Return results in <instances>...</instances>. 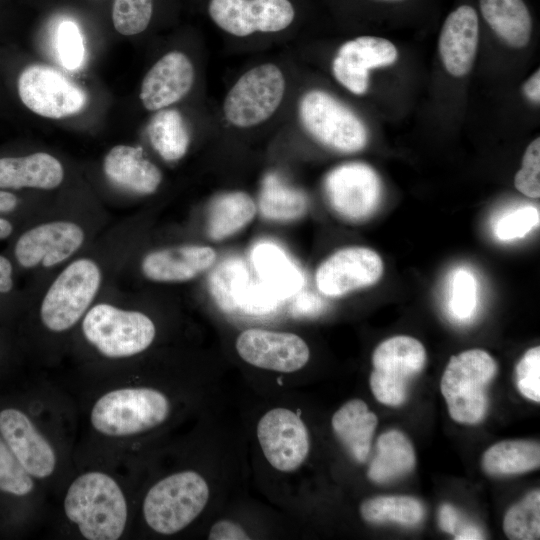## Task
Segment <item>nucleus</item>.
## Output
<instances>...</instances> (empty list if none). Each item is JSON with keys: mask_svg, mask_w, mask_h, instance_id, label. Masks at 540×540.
Returning a JSON list of instances; mask_svg holds the SVG:
<instances>
[{"mask_svg": "<svg viewBox=\"0 0 540 540\" xmlns=\"http://www.w3.org/2000/svg\"><path fill=\"white\" fill-rule=\"evenodd\" d=\"M135 220L111 223L86 249L42 280L27 285L14 334L26 358L54 366L67 357L80 321L136 249Z\"/></svg>", "mask_w": 540, "mask_h": 540, "instance_id": "obj_1", "label": "nucleus"}, {"mask_svg": "<svg viewBox=\"0 0 540 540\" xmlns=\"http://www.w3.org/2000/svg\"><path fill=\"white\" fill-rule=\"evenodd\" d=\"M77 433L69 395L42 383L0 390V436L47 493L58 496L72 474Z\"/></svg>", "mask_w": 540, "mask_h": 540, "instance_id": "obj_2", "label": "nucleus"}, {"mask_svg": "<svg viewBox=\"0 0 540 540\" xmlns=\"http://www.w3.org/2000/svg\"><path fill=\"white\" fill-rule=\"evenodd\" d=\"M158 328L126 289L109 286L90 307L70 340L67 357L79 373L134 363L155 343Z\"/></svg>", "mask_w": 540, "mask_h": 540, "instance_id": "obj_3", "label": "nucleus"}, {"mask_svg": "<svg viewBox=\"0 0 540 540\" xmlns=\"http://www.w3.org/2000/svg\"><path fill=\"white\" fill-rule=\"evenodd\" d=\"M126 463L75 465L58 494V522L65 535L83 540L126 539L135 512Z\"/></svg>", "mask_w": 540, "mask_h": 540, "instance_id": "obj_4", "label": "nucleus"}, {"mask_svg": "<svg viewBox=\"0 0 540 540\" xmlns=\"http://www.w3.org/2000/svg\"><path fill=\"white\" fill-rule=\"evenodd\" d=\"M110 221L100 205L52 203L8 241L5 253L18 279L25 277L31 285L86 249Z\"/></svg>", "mask_w": 540, "mask_h": 540, "instance_id": "obj_5", "label": "nucleus"}, {"mask_svg": "<svg viewBox=\"0 0 540 540\" xmlns=\"http://www.w3.org/2000/svg\"><path fill=\"white\" fill-rule=\"evenodd\" d=\"M209 486L195 470L172 472L154 482L141 498L140 515L152 532L171 536L187 528L204 510Z\"/></svg>", "mask_w": 540, "mask_h": 540, "instance_id": "obj_6", "label": "nucleus"}, {"mask_svg": "<svg viewBox=\"0 0 540 540\" xmlns=\"http://www.w3.org/2000/svg\"><path fill=\"white\" fill-rule=\"evenodd\" d=\"M496 372L494 358L482 349L463 351L450 358L440 389L453 420L476 424L485 417L487 387Z\"/></svg>", "mask_w": 540, "mask_h": 540, "instance_id": "obj_7", "label": "nucleus"}, {"mask_svg": "<svg viewBox=\"0 0 540 540\" xmlns=\"http://www.w3.org/2000/svg\"><path fill=\"white\" fill-rule=\"evenodd\" d=\"M47 491L0 436V536L19 537L43 519Z\"/></svg>", "mask_w": 540, "mask_h": 540, "instance_id": "obj_8", "label": "nucleus"}, {"mask_svg": "<svg viewBox=\"0 0 540 540\" xmlns=\"http://www.w3.org/2000/svg\"><path fill=\"white\" fill-rule=\"evenodd\" d=\"M299 117L303 127L316 140L334 150L353 153L367 144L368 132L363 122L324 91L311 90L303 95Z\"/></svg>", "mask_w": 540, "mask_h": 540, "instance_id": "obj_9", "label": "nucleus"}, {"mask_svg": "<svg viewBox=\"0 0 540 540\" xmlns=\"http://www.w3.org/2000/svg\"><path fill=\"white\" fill-rule=\"evenodd\" d=\"M426 363V351L417 339L400 335L381 342L373 352L370 388L382 404L399 406L405 402L410 381Z\"/></svg>", "mask_w": 540, "mask_h": 540, "instance_id": "obj_10", "label": "nucleus"}, {"mask_svg": "<svg viewBox=\"0 0 540 540\" xmlns=\"http://www.w3.org/2000/svg\"><path fill=\"white\" fill-rule=\"evenodd\" d=\"M284 91L281 70L271 63L258 65L244 73L229 90L223 104L224 115L236 127L256 126L273 115Z\"/></svg>", "mask_w": 540, "mask_h": 540, "instance_id": "obj_11", "label": "nucleus"}, {"mask_svg": "<svg viewBox=\"0 0 540 540\" xmlns=\"http://www.w3.org/2000/svg\"><path fill=\"white\" fill-rule=\"evenodd\" d=\"M21 102L33 113L61 119L79 113L87 104V95L58 70L42 64L26 66L17 78Z\"/></svg>", "mask_w": 540, "mask_h": 540, "instance_id": "obj_12", "label": "nucleus"}, {"mask_svg": "<svg viewBox=\"0 0 540 540\" xmlns=\"http://www.w3.org/2000/svg\"><path fill=\"white\" fill-rule=\"evenodd\" d=\"M325 192L331 207L346 220L368 219L378 208L382 184L378 174L364 163H346L330 171Z\"/></svg>", "mask_w": 540, "mask_h": 540, "instance_id": "obj_13", "label": "nucleus"}, {"mask_svg": "<svg viewBox=\"0 0 540 540\" xmlns=\"http://www.w3.org/2000/svg\"><path fill=\"white\" fill-rule=\"evenodd\" d=\"M256 433L266 460L278 471H295L308 456L307 427L290 409L277 407L267 411L258 421Z\"/></svg>", "mask_w": 540, "mask_h": 540, "instance_id": "obj_14", "label": "nucleus"}, {"mask_svg": "<svg viewBox=\"0 0 540 540\" xmlns=\"http://www.w3.org/2000/svg\"><path fill=\"white\" fill-rule=\"evenodd\" d=\"M208 13L219 28L239 37L282 31L295 18L290 0H209Z\"/></svg>", "mask_w": 540, "mask_h": 540, "instance_id": "obj_15", "label": "nucleus"}, {"mask_svg": "<svg viewBox=\"0 0 540 540\" xmlns=\"http://www.w3.org/2000/svg\"><path fill=\"white\" fill-rule=\"evenodd\" d=\"M383 270V261L375 251L348 247L333 253L320 264L315 275L316 285L325 296L341 297L375 284Z\"/></svg>", "mask_w": 540, "mask_h": 540, "instance_id": "obj_16", "label": "nucleus"}, {"mask_svg": "<svg viewBox=\"0 0 540 540\" xmlns=\"http://www.w3.org/2000/svg\"><path fill=\"white\" fill-rule=\"evenodd\" d=\"M239 356L248 364L282 373L303 368L310 357L305 341L288 332L247 329L236 340Z\"/></svg>", "mask_w": 540, "mask_h": 540, "instance_id": "obj_17", "label": "nucleus"}, {"mask_svg": "<svg viewBox=\"0 0 540 540\" xmlns=\"http://www.w3.org/2000/svg\"><path fill=\"white\" fill-rule=\"evenodd\" d=\"M216 252L208 246L175 245L141 253L137 270L142 278L154 283H183L195 279L215 262Z\"/></svg>", "mask_w": 540, "mask_h": 540, "instance_id": "obj_18", "label": "nucleus"}, {"mask_svg": "<svg viewBox=\"0 0 540 540\" xmlns=\"http://www.w3.org/2000/svg\"><path fill=\"white\" fill-rule=\"evenodd\" d=\"M392 42L381 37L361 36L345 42L332 62L336 80L354 94H364L369 87V70L389 66L397 59Z\"/></svg>", "mask_w": 540, "mask_h": 540, "instance_id": "obj_19", "label": "nucleus"}, {"mask_svg": "<svg viewBox=\"0 0 540 540\" xmlns=\"http://www.w3.org/2000/svg\"><path fill=\"white\" fill-rule=\"evenodd\" d=\"M195 72L190 59L172 51L161 57L145 75L140 99L149 111L166 108L181 100L191 90Z\"/></svg>", "mask_w": 540, "mask_h": 540, "instance_id": "obj_20", "label": "nucleus"}, {"mask_svg": "<svg viewBox=\"0 0 540 540\" xmlns=\"http://www.w3.org/2000/svg\"><path fill=\"white\" fill-rule=\"evenodd\" d=\"M102 170L107 182L125 195L149 196L161 182V170L140 147L116 145L105 155Z\"/></svg>", "mask_w": 540, "mask_h": 540, "instance_id": "obj_21", "label": "nucleus"}, {"mask_svg": "<svg viewBox=\"0 0 540 540\" xmlns=\"http://www.w3.org/2000/svg\"><path fill=\"white\" fill-rule=\"evenodd\" d=\"M65 176L62 162L48 152L0 156V189L52 192Z\"/></svg>", "mask_w": 540, "mask_h": 540, "instance_id": "obj_22", "label": "nucleus"}, {"mask_svg": "<svg viewBox=\"0 0 540 540\" xmlns=\"http://www.w3.org/2000/svg\"><path fill=\"white\" fill-rule=\"evenodd\" d=\"M479 40L476 11L461 5L446 18L439 37V53L446 70L455 77L472 68Z\"/></svg>", "mask_w": 540, "mask_h": 540, "instance_id": "obj_23", "label": "nucleus"}, {"mask_svg": "<svg viewBox=\"0 0 540 540\" xmlns=\"http://www.w3.org/2000/svg\"><path fill=\"white\" fill-rule=\"evenodd\" d=\"M377 423V416L361 399L347 401L331 420L335 435L357 462L367 459Z\"/></svg>", "mask_w": 540, "mask_h": 540, "instance_id": "obj_24", "label": "nucleus"}, {"mask_svg": "<svg viewBox=\"0 0 540 540\" xmlns=\"http://www.w3.org/2000/svg\"><path fill=\"white\" fill-rule=\"evenodd\" d=\"M251 261L257 277L282 299L291 297L303 285V275L277 245L262 242L254 246Z\"/></svg>", "mask_w": 540, "mask_h": 540, "instance_id": "obj_25", "label": "nucleus"}, {"mask_svg": "<svg viewBox=\"0 0 540 540\" xmlns=\"http://www.w3.org/2000/svg\"><path fill=\"white\" fill-rule=\"evenodd\" d=\"M482 16L509 46L522 48L530 40L532 20L523 0H479Z\"/></svg>", "mask_w": 540, "mask_h": 540, "instance_id": "obj_26", "label": "nucleus"}, {"mask_svg": "<svg viewBox=\"0 0 540 540\" xmlns=\"http://www.w3.org/2000/svg\"><path fill=\"white\" fill-rule=\"evenodd\" d=\"M415 462L410 440L399 430H389L377 440V453L367 475L373 482L386 483L411 472Z\"/></svg>", "mask_w": 540, "mask_h": 540, "instance_id": "obj_27", "label": "nucleus"}, {"mask_svg": "<svg viewBox=\"0 0 540 540\" xmlns=\"http://www.w3.org/2000/svg\"><path fill=\"white\" fill-rule=\"evenodd\" d=\"M256 206L245 192H228L217 196L210 204L207 234L215 241L230 237L254 218Z\"/></svg>", "mask_w": 540, "mask_h": 540, "instance_id": "obj_28", "label": "nucleus"}, {"mask_svg": "<svg viewBox=\"0 0 540 540\" xmlns=\"http://www.w3.org/2000/svg\"><path fill=\"white\" fill-rule=\"evenodd\" d=\"M306 194L285 182L275 173H268L261 185L259 210L261 215L274 221H293L301 218L307 211Z\"/></svg>", "mask_w": 540, "mask_h": 540, "instance_id": "obj_29", "label": "nucleus"}, {"mask_svg": "<svg viewBox=\"0 0 540 540\" xmlns=\"http://www.w3.org/2000/svg\"><path fill=\"white\" fill-rule=\"evenodd\" d=\"M486 473L493 476L521 474L538 469L540 446L528 440H508L489 447L482 457Z\"/></svg>", "mask_w": 540, "mask_h": 540, "instance_id": "obj_30", "label": "nucleus"}, {"mask_svg": "<svg viewBox=\"0 0 540 540\" xmlns=\"http://www.w3.org/2000/svg\"><path fill=\"white\" fill-rule=\"evenodd\" d=\"M148 137L154 150L165 161L181 159L187 152L190 136L180 112L161 109L148 125Z\"/></svg>", "mask_w": 540, "mask_h": 540, "instance_id": "obj_31", "label": "nucleus"}, {"mask_svg": "<svg viewBox=\"0 0 540 540\" xmlns=\"http://www.w3.org/2000/svg\"><path fill=\"white\" fill-rule=\"evenodd\" d=\"M250 277L247 264L237 257L227 258L213 269L209 275L208 288L220 309L225 312L238 310Z\"/></svg>", "mask_w": 540, "mask_h": 540, "instance_id": "obj_32", "label": "nucleus"}, {"mask_svg": "<svg viewBox=\"0 0 540 540\" xmlns=\"http://www.w3.org/2000/svg\"><path fill=\"white\" fill-rule=\"evenodd\" d=\"M360 514L369 523L395 522L414 526L422 521L425 510L413 497L378 496L365 500L360 506Z\"/></svg>", "mask_w": 540, "mask_h": 540, "instance_id": "obj_33", "label": "nucleus"}, {"mask_svg": "<svg viewBox=\"0 0 540 540\" xmlns=\"http://www.w3.org/2000/svg\"><path fill=\"white\" fill-rule=\"evenodd\" d=\"M508 538L535 540L540 537V491L533 490L520 502L511 506L503 520Z\"/></svg>", "mask_w": 540, "mask_h": 540, "instance_id": "obj_34", "label": "nucleus"}, {"mask_svg": "<svg viewBox=\"0 0 540 540\" xmlns=\"http://www.w3.org/2000/svg\"><path fill=\"white\" fill-rule=\"evenodd\" d=\"M478 305V286L473 273L464 267L453 271L448 288L447 309L458 322H467L474 316Z\"/></svg>", "mask_w": 540, "mask_h": 540, "instance_id": "obj_35", "label": "nucleus"}, {"mask_svg": "<svg viewBox=\"0 0 540 540\" xmlns=\"http://www.w3.org/2000/svg\"><path fill=\"white\" fill-rule=\"evenodd\" d=\"M55 50L62 67L69 71L81 69L85 62L86 47L76 22L70 19L60 22L55 32Z\"/></svg>", "mask_w": 540, "mask_h": 540, "instance_id": "obj_36", "label": "nucleus"}, {"mask_svg": "<svg viewBox=\"0 0 540 540\" xmlns=\"http://www.w3.org/2000/svg\"><path fill=\"white\" fill-rule=\"evenodd\" d=\"M153 13V0H114L112 21L117 32L125 36L143 32Z\"/></svg>", "mask_w": 540, "mask_h": 540, "instance_id": "obj_37", "label": "nucleus"}, {"mask_svg": "<svg viewBox=\"0 0 540 540\" xmlns=\"http://www.w3.org/2000/svg\"><path fill=\"white\" fill-rule=\"evenodd\" d=\"M539 211L532 206H524L505 213L494 226V233L501 241H511L524 237L539 225Z\"/></svg>", "mask_w": 540, "mask_h": 540, "instance_id": "obj_38", "label": "nucleus"}, {"mask_svg": "<svg viewBox=\"0 0 540 540\" xmlns=\"http://www.w3.org/2000/svg\"><path fill=\"white\" fill-rule=\"evenodd\" d=\"M283 299L257 276H251L241 296L238 309L248 314H266Z\"/></svg>", "mask_w": 540, "mask_h": 540, "instance_id": "obj_39", "label": "nucleus"}, {"mask_svg": "<svg viewBox=\"0 0 540 540\" xmlns=\"http://www.w3.org/2000/svg\"><path fill=\"white\" fill-rule=\"evenodd\" d=\"M515 187L532 198L540 196V139L536 138L527 147L522 167L514 178Z\"/></svg>", "mask_w": 540, "mask_h": 540, "instance_id": "obj_40", "label": "nucleus"}, {"mask_svg": "<svg viewBox=\"0 0 540 540\" xmlns=\"http://www.w3.org/2000/svg\"><path fill=\"white\" fill-rule=\"evenodd\" d=\"M516 383L520 393L529 400L540 402V347L525 352L516 367Z\"/></svg>", "mask_w": 540, "mask_h": 540, "instance_id": "obj_41", "label": "nucleus"}, {"mask_svg": "<svg viewBox=\"0 0 540 540\" xmlns=\"http://www.w3.org/2000/svg\"><path fill=\"white\" fill-rule=\"evenodd\" d=\"M26 360L14 332L0 325V390L12 384V380Z\"/></svg>", "mask_w": 540, "mask_h": 540, "instance_id": "obj_42", "label": "nucleus"}, {"mask_svg": "<svg viewBox=\"0 0 540 540\" xmlns=\"http://www.w3.org/2000/svg\"><path fill=\"white\" fill-rule=\"evenodd\" d=\"M51 204L30 203L21 191L0 189V216L3 217L28 223Z\"/></svg>", "mask_w": 540, "mask_h": 540, "instance_id": "obj_43", "label": "nucleus"}, {"mask_svg": "<svg viewBox=\"0 0 540 540\" xmlns=\"http://www.w3.org/2000/svg\"><path fill=\"white\" fill-rule=\"evenodd\" d=\"M291 311L297 317H315L326 309L325 301L312 291L301 289L292 295Z\"/></svg>", "mask_w": 540, "mask_h": 540, "instance_id": "obj_44", "label": "nucleus"}, {"mask_svg": "<svg viewBox=\"0 0 540 540\" xmlns=\"http://www.w3.org/2000/svg\"><path fill=\"white\" fill-rule=\"evenodd\" d=\"M210 540H245L250 539L246 531L237 523L229 520L216 522L208 533Z\"/></svg>", "mask_w": 540, "mask_h": 540, "instance_id": "obj_45", "label": "nucleus"}, {"mask_svg": "<svg viewBox=\"0 0 540 540\" xmlns=\"http://www.w3.org/2000/svg\"><path fill=\"white\" fill-rule=\"evenodd\" d=\"M438 522L443 531L453 535L462 525L458 511L450 504H443L440 507L438 513Z\"/></svg>", "mask_w": 540, "mask_h": 540, "instance_id": "obj_46", "label": "nucleus"}, {"mask_svg": "<svg viewBox=\"0 0 540 540\" xmlns=\"http://www.w3.org/2000/svg\"><path fill=\"white\" fill-rule=\"evenodd\" d=\"M20 313V306L0 298V325L13 331Z\"/></svg>", "mask_w": 540, "mask_h": 540, "instance_id": "obj_47", "label": "nucleus"}, {"mask_svg": "<svg viewBox=\"0 0 540 540\" xmlns=\"http://www.w3.org/2000/svg\"><path fill=\"white\" fill-rule=\"evenodd\" d=\"M27 222L0 216V242L9 241Z\"/></svg>", "mask_w": 540, "mask_h": 540, "instance_id": "obj_48", "label": "nucleus"}, {"mask_svg": "<svg viewBox=\"0 0 540 540\" xmlns=\"http://www.w3.org/2000/svg\"><path fill=\"white\" fill-rule=\"evenodd\" d=\"M524 94L531 101L540 102V70L538 69L524 84Z\"/></svg>", "mask_w": 540, "mask_h": 540, "instance_id": "obj_49", "label": "nucleus"}, {"mask_svg": "<svg viewBox=\"0 0 540 540\" xmlns=\"http://www.w3.org/2000/svg\"><path fill=\"white\" fill-rule=\"evenodd\" d=\"M456 540H479L484 539L480 528L470 523H462L454 534Z\"/></svg>", "mask_w": 540, "mask_h": 540, "instance_id": "obj_50", "label": "nucleus"}, {"mask_svg": "<svg viewBox=\"0 0 540 540\" xmlns=\"http://www.w3.org/2000/svg\"><path fill=\"white\" fill-rule=\"evenodd\" d=\"M380 1H401V0H380Z\"/></svg>", "mask_w": 540, "mask_h": 540, "instance_id": "obj_51", "label": "nucleus"}]
</instances>
